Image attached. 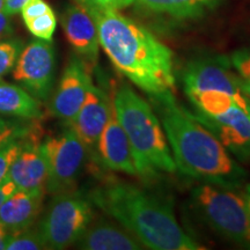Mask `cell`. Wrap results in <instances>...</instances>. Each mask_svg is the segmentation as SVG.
I'll return each mask as SVG.
<instances>
[{
	"label": "cell",
	"mask_w": 250,
	"mask_h": 250,
	"mask_svg": "<svg viewBox=\"0 0 250 250\" xmlns=\"http://www.w3.org/2000/svg\"><path fill=\"white\" fill-rule=\"evenodd\" d=\"M160 118L176 170L202 182L240 189L247 173L210 130L181 107L173 93L148 95Z\"/></svg>",
	"instance_id": "obj_1"
},
{
	"label": "cell",
	"mask_w": 250,
	"mask_h": 250,
	"mask_svg": "<svg viewBox=\"0 0 250 250\" xmlns=\"http://www.w3.org/2000/svg\"><path fill=\"white\" fill-rule=\"evenodd\" d=\"M88 12L98 28L100 46L122 76L147 95L173 90L174 56L167 45L120 9L90 8Z\"/></svg>",
	"instance_id": "obj_2"
},
{
	"label": "cell",
	"mask_w": 250,
	"mask_h": 250,
	"mask_svg": "<svg viewBox=\"0 0 250 250\" xmlns=\"http://www.w3.org/2000/svg\"><path fill=\"white\" fill-rule=\"evenodd\" d=\"M93 205L130 230L145 248L202 250L175 217L168 203L151 191L127 182H108L89 193Z\"/></svg>",
	"instance_id": "obj_3"
},
{
	"label": "cell",
	"mask_w": 250,
	"mask_h": 250,
	"mask_svg": "<svg viewBox=\"0 0 250 250\" xmlns=\"http://www.w3.org/2000/svg\"><path fill=\"white\" fill-rule=\"evenodd\" d=\"M112 104L129 139L139 176L176 171L165 130L151 103L123 83L115 92Z\"/></svg>",
	"instance_id": "obj_4"
},
{
	"label": "cell",
	"mask_w": 250,
	"mask_h": 250,
	"mask_svg": "<svg viewBox=\"0 0 250 250\" xmlns=\"http://www.w3.org/2000/svg\"><path fill=\"white\" fill-rule=\"evenodd\" d=\"M190 203L197 217L215 234L235 245L250 247V214L243 193L202 182L192 189Z\"/></svg>",
	"instance_id": "obj_5"
},
{
	"label": "cell",
	"mask_w": 250,
	"mask_h": 250,
	"mask_svg": "<svg viewBox=\"0 0 250 250\" xmlns=\"http://www.w3.org/2000/svg\"><path fill=\"white\" fill-rule=\"evenodd\" d=\"M94 219L93 203L77 191L56 193L39 224L46 249H65L76 245Z\"/></svg>",
	"instance_id": "obj_6"
},
{
	"label": "cell",
	"mask_w": 250,
	"mask_h": 250,
	"mask_svg": "<svg viewBox=\"0 0 250 250\" xmlns=\"http://www.w3.org/2000/svg\"><path fill=\"white\" fill-rule=\"evenodd\" d=\"M41 145L48 166L46 190L55 195L68 191L85 167L88 155L86 146L67 125L62 132L46 136Z\"/></svg>",
	"instance_id": "obj_7"
},
{
	"label": "cell",
	"mask_w": 250,
	"mask_h": 250,
	"mask_svg": "<svg viewBox=\"0 0 250 250\" xmlns=\"http://www.w3.org/2000/svg\"><path fill=\"white\" fill-rule=\"evenodd\" d=\"M12 71L13 79L23 89L39 101H46L55 85L56 55L52 41H31L23 46Z\"/></svg>",
	"instance_id": "obj_8"
},
{
	"label": "cell",
	"mask_w": 250,
	"mask_h": 250,
	"mask_svg": "<svg viewBox=\"0 0 250 250\" xmlns=\"http://www.w3.org/2000/svg\"><path fill=\"white\" fill-rule=\"evenodd\" d=\"M182 83L184 92L217 90L229 94L240 108L250 114V102L240 89L237 74L232 71L227 57H204L188 62L183 70Z\"/></svg>",
	"instance_id": "obj_9"
},
{
	"label": "cell",
	"mask_w": 250,
	"mask_h": 250,
	"mask_svg": "<svg viewBox=\"0 0 250 250\" xmlns=\"http://www.w3.org/2000/svg\"><path fill=\"white\" fill-rule=\"evenodd\" d=\"M93 85L90 70L77 55L72 56L50 101L52 116L64 121H71L79 111L87 93Z\"/></svg>",
	"instance_id": "obj_10"
},
{
	"label": "cell",
	"mask_w": 250,
	"mask_h": 250,
	"mask_svg": "<svg viewBox=\"0 0 250 250\" xmlns=\"http://www.w3.org/2000/svg\"><path fill=\"white\" fill-rule=\"evenodd\" d=\"M191 115L219 139L228 152L240 161L250 160V114L234 105L220 115Z\"/></svg>",
	"instance_id": "obj_11"
},
{
	"label": "cell",
	"mask_w": 250,
	"mask_h": 250,
	"mask_svg": "<svg viewBox=\"0 0 250 250\" xmlns=\"http://www.w3.org/2000/svg\"><path fill=\"white\" fill-rule=\"evenodd\" d=\"M41 143L39 132L24 130L21 149L7 175L19 190L46 191L48 166Z\"/></svg>",
	"instance_id": "obj_12"
},
{
	"label": "cell",
	"mask_w": 250,
	"mask_h": 250,
	"mask_svg": "<svg viewBox=\"0 0 250 250\" xmlns=\"http://www.w3.org/2000/svg\"><path fill=\"white\" fill-rule=\"evenodd\" d=\"M112 99L100 87L90 86L87 96L77 115L66 122L73 132L86 146L88 154L95 158L96 145L110 115Z\"/></svg>",
	"instance_id": "obj_13"
},
{
	"label": "cell",
	"mask_w": 250,
	"mask_h": 250,
	"mask_svg": "<svg viewBox=\"0 0 250 250\" xmlns=\"http://www.w3.org/2000/svg\"><path fill=\"white\" fill-rule=\"evenodd\" d=\"M61 21L67 42L78 57L92 70L98 64L100 54L98 28L92 14L77 2L64 9Z\"/></svg>",
	"instance_id": "obj_14"
},
{
	"label": "cell",
	"mask_w": 250,
	"mask_h": 250,
	"mask_svg": "<svg viewBox=\"0 0 250 250\" xmlns=\"http://www.w3.org/2000/svg\"><path fill=\"white\" fill-rule=\"evenodd\" d=\"M95 159L109 170L136 176L132 149L112 104L110 115L96 145Z\"/></svg>",
	"instance_id": "obj_15"
},
{
	"label": "cell",
	"mask_w": 250,
	"mask_h": 250,
	"mask_svg": "<svg viewBox=\"0 0 250 250\" xmlns=\"http://www.w3.org/2000/svg\"><path fill=\"white\" fill-rule=\"evenodd\" d=\"M221 0H121L117 9L134 8L176 21L198 20L220 5Z\"/></svg>",
	"instance_id": "obj_16"
},
{
	"label": "cell",
	"mask_w": 250,
	"mask_h": 250,
	"mask_svg": "<svg viewBox=\"0 0 250 250\" xmlns=\"http://www.w3.org/2000/svg\"><path fill=\"white\" fill-rule=\"evenodd\" d=\"M83 250H139L145 247L127 228L116 220L99 219L93 221L76 242Z\"/></svg>",
	"instance_id": "obj_17"
},
{
	"label": "cell",
	"mask_w": 250,
	"mask_h": 250,
	"mask_svg": "<svg viewBox=\"0 0 250 250\" xmlns=\"http://www.w3.org/2000/svg\"><path fill=\"white\" fill-rule=\"evenodd\" d=\"M45 191H24L17 189L0 206V223L17 233L35 224L43 208Z\"/></svg>",
	"instance_id": "obj_18"
},
{
	"label": "cell",
	"mask_w": 250,
	"mask_h": 250,
	"mask_svg": "<svg viewBox=\"0 0 250 250\" xmlns=\"http://www.w3.org/2000/svg\"><path fill=\"white\" fill-rule=\"evenodd\" d=\"M0 114L24 120L42 116L41 103L21 86L0 80Z\"/></svg>",
	"instance_id": "obj_19"
},
{
	"label": "cell",
	"mask_w": 250,
	"mask_h": 250,
	"mask_svg": "<svg viewBox=\"0 0 250 250\" xmlns=\"http://www.w3.org/2000/svg\"><path fill=\"white\" fill-rule=\"evenodd\" d=\"M7 250H41L46 249L45 242L41 235L39 227H29L24 230L11 233L6 245Z\"/></svg>",
	"instance_id": "obj_20"
},
{
	"label": "cell",
	"mask_w": 250,
	"mask_h": 250,
	"mask_svg": "<svg viewBox=\"0 0 250 250\" xmlns=\"http://www.w3.org/2000/svg\"><path fill=\"white\" fill-rule=\"evenodd\" d=\"M24 130L26 129H22L17 136L12 137L0 146V184L7 179L9 168L20 152Z\"/></svg>",
	"instance_id": "obj_21"
},
{
	"label": "cell",
	"mask_w": 250,
	"mask_h": 250,
	"mask_svg": "<svg viewBox=\"0 0 250 250\" xmlns=\"http://www.w3.org/2000/svg\"><path fill=\"white\" fill-rule=\"evenodd\" d=\"M23 49V42L19 39L0 42V79L13 70Z\"/></svg>",
	"instance_id": "obj_22"
},
{
	"label": "cell",
	"mask_w": 250,
	"mask_h": 250,
	"mask_svg": "<svg viewBox=\"0 0 250 250\" xmlns=\"http://www.w3.org/2000/svg\"><path fill=\"white\" fill-rule=\"evenodd\" d=\"M26 27L36 39L52 41V36L57 27V18L54 11L40 15V17L26 21Z\"/></svg>",
	"instance_id": "obj_23"
},
{
	"label": "cell",
	"mask_w": 250,
	"mask_h": 250,
	"mask_svg": "<svg viewBox=\"0 0 250 250\" xmlns=\"http://www.w3.org/2000/svg\"><path fill=\"white\" fill-rule=\"evenodd\" d=\"M227 58L237 76L250 80V46L235 50Z\"/></svg>",
	"instance_id": "obj_24"
},
{
	"label": "cell",
	"mask_w": 250,
	"mask_h": 250,
	"mask_svg": "<svg viewBox=\"0 0 250 250\" xmlns=\"http://www.w3.org/2000/svg\"><path fill=\"white\" fill-rule=\"evenodd\" d=\"M50 11H52V8L45 0H28L26 5L21 9V14H22L23 21L26 22L28 20L48 13Z\"/></svg>",
	"instance_id": "obj_25"
},
{
	"label": "cell",
	"mask_w": 250,
	"mask_h": 250,
	"mask_svg": "<svg viewBox=\"0 0 250 250\" xmlns=\"http://www.w3.org/2000/svg\"><path fill=\"white\" fill-rule=\"evenodd\" d=\"M121 0H77L86 8H117Z\"/></svg>",
	"instance_id": "obj_26"
},
{
	"label": "cell",
	"mask_w": 250,
	"mask_h": 250,
	"mask_svg": "<svg viewBox=\"0 0 250 250\" xmlns=\"http://www.w3.org/2000/svg\"><path fill=\"white\" fill-rule=\"evenodd\" d=\"M21 130H18L14 125L0 118V146L5 142H7L8 139H11L12 137L17 136Z\"/></svg>",
	"instance_id": "obj_27"
},
{
	"label": "cell",
	"mask_w": 250,
	"mask_h": 250,
	"mask_svg": "<svg viewBox=\"0 0 250 250\" xmlns=\"http://www.w3.org/2000/svg\"><path fill=\"white\" fill-rule=\"evenodd\" d=\"M27 1L28 0H5L2 13L9 15V17L18 14L19 12H21V9L26 5Z\"/></svg>",
	"instance_id": "obj_28"
},
{
	"label": "cell",
	"mask_w": 250,
	"mask_h": 250,
	"mask_svg": "<svg viewBox=\"0 0 250 250\" xmlns=\"http://www.w3.org/2000/svg\"><path fill=\"white\" fill-rule=\"evenodd\" d=\"M12 33H13V28H12L11 20H9V15L1 12L0 13V41L8 37Z\"/></svg>",
	"instance_id": "obj_29"
},
{
	"label": "cell",
	"mask_w": 250,
	"mask_h": 250,
	"mask_svg": "<svg viewBox=\"0 0 250 250\" xmlns=\"http://www.w3.org/2000/svg\"><path fill=\"white\" fill-rule=\"evenodd\" d=\"M15 190H17V187H15V184L12 182L8 177L0 184V206L2 205V203H4Z\"/></svg>",
	"instance_id": "obj_30"
},
{
	"label": "cell",
	"mask_w": 250,
	"mask_h": 250,
	"mask_svg": "<svg viewBox=\"0 0 250 250\" xmlns=\"http://www.w3.org/2000/svg\"><path fill=\"white\" fill-rule=\"evenodd\" d=\"M9 235H11L9 230L6 228V226L0 223V250L6 249V245H7Z\"/></svg>",
	"instance_id": "obj_31"
},
{
	"label": "cell",
	"mask_w": 250,
	"mask_h": 250,
	"mask_svg": "<svg viewBox=\"0 0 250 250\" xmlns=\"http://www.w3.org/2000/svg\"><path fill=\"white\" fill-rule=\"evenodd\" d=\"M237 83H239V87L240 89H241V92L245 94V96L250 102V80L243 79V78L237 76Z\"/></svg>",
	"instance_id": "obj_32"
},
{
	"label": "cell",
	"mask_w": 250,
	"mask_h": 250,
	"mask_svg": "<svg viewBox=\"0 0 250 250\" xmlns=\"http://www.w3.org/2000/svg\"><path fill=\"white\" fill-rule=\"evenodd\" d=\"M243 197H245L247 208H248V211H249V214H250V184H247V186H246L245 192H243Z\"/></svg>",
	"instance_id": "obj_33"
},
{
	"label": "cell",
	"mask_w": 250,
	"mask_h": 250,
	"mask_svg": "<svg viewBox=\"0 0 250 250\" xmlns=\"http://www.w3.org/2000/svg\"><path fill=\"white\" fill-rule=\"evenodd\" d=\"M4 4H5V0H0V13H1L2 8H4Z\"/></svg>",
	"instance_id": "obj_34"
}]
</instances>
